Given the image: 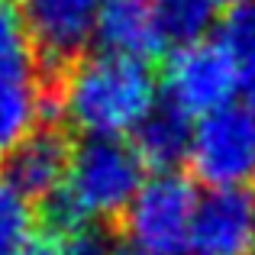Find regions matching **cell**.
<instances>
[{
  "mask_svg": "<svg viewBox=\"0 0 255 255\" xmlns=\"http://www.w3.org/2000/svg\"><path fill=\"white\" fill-rule=\"evenodd\" d=\"M55 107L84 139H126L158 107V78L145 58L100 49L68 65Z\"/></svg>",
  "mask_w": 255,
  "mask_h": 255,
  "instance_id": "1",
  "label": "cell"
},
{
  "mask_svg": "<svg viewBox=\"0 0 255 255\" xmlns=\"http://www.w3.org/2000/svg\"><path fill=\"white\" fill-rule=\"evenodd\" d=\"M149 178L129 139H84L71 152L68 178L49 200L55 226H97L126 213Z\"/></svg>",
  "mask_w": 255,
  "mask_h": 255,
  "instance_id": "2",
  "label": "cell"
},
{
  "mask_svg": "<svg viewBox=\"0 0 255 255\" xmlns=\"http://www.w3.org/2000/svg\"><path fill=\"white\" fill-rule=\"evenodd\" d=\"M197 200V187L184 174L152 171L120 217L129 249L142 255H187Z\"/></svg>",
  "mask_w": 255,
  "mask_h": 255,
  "instance_id": "3",
  "label": "cell"
},
{
  "mask_svg": "<svg viewBox=\"0 0 255 255\" xmlns=\"http://www.w3.org/2000/svg\"><path fill=\"white\" fill-rule=\"evenodd\" d=\"M165 97L187 117H207L236 100L246 81V68L236 58L223 36L220 39H197L171 49L165 58Z\"/></svg>",
  "mask_w": 255,
  "mask_h": 255,
  "instance_id": "4",
  "label": "cell"
},
{
  "mask_svg": "<svg viewBox=\"0 0 255 255\" xmlns=\"http://www.w3.org/2000/svg\"><path fill=\"white\" fill-rule=\"evenodd\" d=\"M187 165L207 187H246L255 178V117L230 104L194 123Z\"/></svg>",
  "mask_w": 255,
  "mask_h": 255,
  "instance_id": "5",
  "label": "cell"
},
{
  "mask_svg": "<svg viewBox=\"0 0 255 255\" xmlns=\"http://www.w3.org/2000/svg\"><path fill=\"white\" fill-rule=\"evenodd\" d=\"M104 0H23L32 52L49 65H75L97 39Z\"/></svg>",
  "mask_w": 255,
  "mask_h": 255,
  "instance_id": "6",
  "label": "cell"
},
{
  "mask_svg": "<svg viewBox=\"0 0 255 255\" xmlns=\"http://www.w3.org/2000/svg\"><path fill=\"white\" fill-rule=\"evenodd\" d=\"M255 249V197L246 187L200 194L187 255H249Z\"/></svg>",
  "mask_w": 255,
  "mask_h": 255,
  "instance_id": "7",
  "label": "cell"
},
{
  "mask_svg": "<svg viewBox=\"0 0 255 255\" xmlns=\"http://www.w3.org/2000/svg\"><path fill=\"white\" fill-rule=\"evenodd\" d=\"M71 145L55 129H36L6 155L3 178L29 200H52L62 191L71 165Z\"/></svg>",
  "mask_w": 255,
  "mask_h": 255,
  "instance_id": "8",
  "label": "cell"
},
{
  "mask_svg": "<svg viewBox=\"0 0 255 255\" xmlns=\"http://www.w3.org/2000/svg\"><path fill=\"white\" fill-rule=\"evenodd\" d=\"M97 42L104 52L149 62V55H155L165 45L155 19V3L152 0H104L97 23Z\"/></svg>",
  "mask_w": 255,
  "mask_h": 255,
  "instance_id": "9",
  "label": "cell"
},
{
  "mask_svg": "<svg viewBox=\"0 0 255 255\" xmlns=\"http://www.w3.org/2000/svg\"><path fill=\"white\" fill-rule=\"evenodd\" d=\"M191 139H194L191 117L168 100L158 104L132 132V145L142 155L145 168L152 171H174L181 162H187Z\"/></svg>",
  "mask_w": 255,
  "mask_h": 255,
  "instance_id": "10",
  "label": "cell"
},
{
  "mask_svg": "<svg viewBox=\"0 0 255 255\" xmlns=\"http://www.w3.org/2000/svg\"><path fill=\"white\" fill-rule=\"evenodd\" d=\"M45 107L49 94L32 68L0 78V155H10L23 139L39 129Z\"/></svg>",
  "mask_w": 255,
  "mask_h": 255,
  "instance_id": "11",
  "label": "cell"
},
{
  "mask_svg": "<svg viewBox=\"0 0 255 255\" xmlns=\"http://www.w3.org/2000/svg\"><path fill=\"white\" fill-rule=\"evenodd\" d=\"M155 3V19L162 29L165 45H187L207 39L217 16V3L213 0H152Z\"/></svg>",
  "mask_w": 255,
  "mask_h": 255,
  "instance_id": "12",
  "label": "cell"
},
{
  "mask_svg": "<svg viewBox=\"0 0 255 255\" xmlns=\"http://www.w3.org/2000/svg\"><path fill=\"white\" fill-rule=\"evenodd\" d=\"M36 236L32 200L6 178H0V255H16Z\"/></svg>",
  "mask_w": 255,
  "mask_h": 255,
  "instance_id": "13",
  "label": "cell"
},
{
  "mask_svg": "<svg viewBox=\"0 0 255 255\" xmlns=\"http://www.w3.org/2000/svg\"><path fill=\"white\" fill-rule=\"evenodd\" d=\"M16 255H110L97 226H55L32 236Z\"/></svg>",
  "mask_w": 255,
  "mask_h": 255,
  "instance_id": "14",
  "label": "cell"
},
{
  "mask_svg": "<svg viewBox=\"0 0 255 255\" xmlns=\"http://www.w3.org/2000/svg\"><path fill=\"white\" fill-rule=\"evenodd\" d=\"M32 68V42L26 32L23 6L16 0H0V78Z\"/></svg>",
  "mask_w": 255,
  "mask_h": 255,
  "instance_id": "15",
  "label": "cell"
},
{
  "mask_svg": "<svg viewBox=\"0 0 255 255\" xmlns=\"http://www.w3.org/2000/svg\"><path fill=\"white\" fill-rule=\"evenodd\" d=\"M223 39L230 42V49L243 62L246 78H255V0H249L239 10H233L230 23L223 29Z\"/></svg>",
  "mask_w": 255,
  "mask_h": 255,
  "instance_id": "16",
  "label": "cell"
},
{
  "mask_svg": "<svg viewBox=\"0 0 255 255\" xmlns=\"http://www.w3.org/2000/svg\"><path fill=\"white\" fill-rule=\"evenodd\" d=\"M246 107H249L252 117H255V78H249V91H246Z\"/></svg>",
  "mask_w": 255,
  "mask_h": 255,
  "instance_id": "17",
  "label": "cell"
},
{
  "mask_svg": "<svg viewBox=\"0 0 255 255\" xmlns=\"http://www.w3.org/2000/svg\"><path fill=\"white\" fill-rule=\"evenodd\" d=\"M217 6H223V10H239V6H246L249 0H213Z\"/></svg>",
  "mask_w": 255,
  "mask_h": 255,
  "instance_id": "18",
  "label": "cell"
},
{
  "mask_svg": "<svg viewBox=\"0 0 255 255\" xmlns=\"http://www.w3.org/2000/svg\"><path fill=\"white\" fill-rule=\"evenodd\" d=\"M110 255H142V252H136V249H129V246H126V249H120V252H110Z\"/></svg>",
  "mask_w": 255,
  "mask_h": 255,
  "instance_id": "19",
  "label": "cell"
},
{
  "mask_svg": "<svg viewBox=\"0 0 255 255\" xmlns=\"http://www.w3.org/2000/svg\"><path fill=\"white\" fill-rule=\"evenodd\" d=\"M249 255H255V249H252V252H249Z\"/></svg>",
  "mask_w": 255,
  "mask_h": 255,
  "instance_id": "20",
  "label": "cell"
}]
</instances>
